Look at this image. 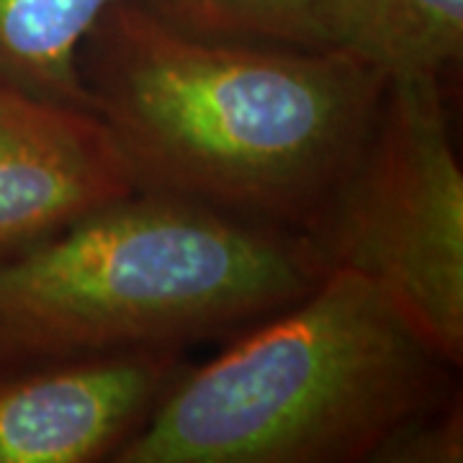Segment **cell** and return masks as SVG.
Segmentation results:
<instances>
[{"label":"cell","instance_id":"cell-5","mask_svg":"<svg viewBox=\"0 0 463 463\" xmlns=\"http://www.w3.org/2000/svg\"><path fill=\"white\" fill-rule=\"evenodd\" d=\"M173 347L32 365L0 376V463H85L114 453L175 381Z\"/></svg>","mask_w":463,"mask_h":463},{"label":"cell","instance_id":"cell-6","mask_svg":"<svg viewBox=\"0 0 463 463\" xmlns=\"http://www.w3.org/2000/svg\"><path fill=\"white\" fill-rule=\"evenodd\" d=\"M134 191L99 114L0 80V255Z\"/></svg>","mask_w":463,"mask_h":463},{"label":"cell","instance_id":"cell-3","mask_svg":"<svg viewBox=\"0 0 463 463\" xmlns=\"http://www.w3.org/2000/svg\"><path fill=\"white\" fill-rule=\"evenodd\" d=\"M325 273L301 232L134 191L0 255V373L175 347L286 309Z\"/></svg>","mask_w":463,"mask_h":463},{"label":"cell","instance_id":"cell-2","mask_svg":"<svg viewBox=\"0 0 463 463\" xmlns=\"http://www.w3.org/2000/svg\"><path fill=\"white\" fill-rule=\"evenodd\" d=\"M212 364L175 379L116 463L371 461L443 404L453 368L358 270L332 268Z\"/></svg>","mask_w":463,"mask_h":463},{"label":"cell","instance_id":"cell-7","mask_svg":"<svg viewBox=\"0 0 463 463\" xmlns=\"http://www.w3.org/2000/svg\"><path fill=\"white\" fill-rule=\"evenodd\" d=\"M332 50L386 80L440 78L463 54V0H337Z\"/></svg>","mask_w":463,"mask_h":463},{"label":"cell","instance_id":"cell-10","mask_svg":"<svg viewBox=\"0 0 463 463\" xmlns=\"http://www.w3.org/2000/svg\"><path fill=\"white\" fill-rule=\"evenodd\" d=\"M461 407L456 404V410H448L446 414H440L438 407L399 428L371 461H461Z\"/></svg>","mask_w":463,"mask_h":463},{"label":"cell","instance_id":"cell-9","mask_svg":"<svg viewBox=\"0 0 463 463\" xmlns=\"http://www.w3.org/2000/svg\"><path fill=\"white\" fill-rule=\"evenodd\" d=\"M183 32L265 42L298 50H332L337 0H137Z\"/></svg>","mask_w":463,"mask_h":463},{"label":"cell","instance_id":"cell-1","mask_svg":"<svg viewBox=\"0 0 463 463\" xmlns=\"http://www.w3.org/2000/svg\"><path fill=\"white\" fill-rule=\"evenodd\" d=\"M80 67L147 194L304 227L373 124L386 78L343 50L183 32L116 0Z\"/></svg>","mask_w":463,"mask_h":463},{"label":"cell","instance_id":"cell-8","mask_svg":"<svg viewBox=\"0 0 463 463\" xmlns=\"http://www.w3.org/2000/svg\"><path fill=\"white\" fill-rule=\"evenodd\" d=\"M114 3L0 0V80L39 99L93 111L80 57L85 39Z\"/></svg>","mask_w":463,"mask_h":463},{"label":"cell","instance_id":"cell-4","mask_svg":"<svg viewBox=\"0 0 463 463\" xmlns=\"http://www.w3.org/2000/svg\"><path fill=\"white\" fill-rule=\"evenodd\" d=\"M301 230L325 270H358L461 365L463 173L438 78L386 83L358 155Z\"/></svg>","mask_w":463,"mask_h":463}]
</instances>
